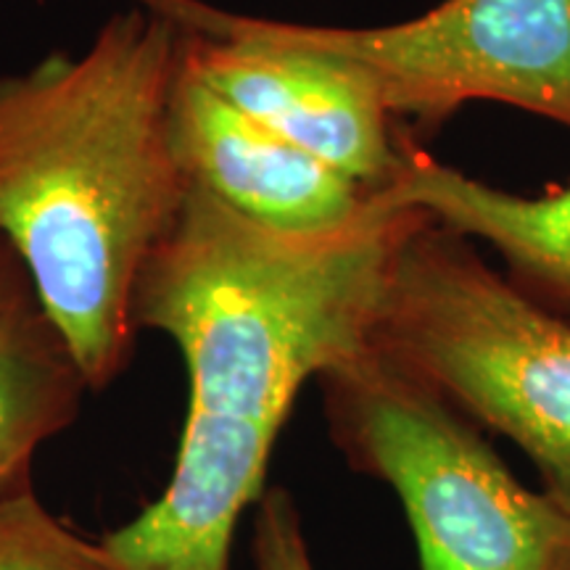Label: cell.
Here are the masks:
<instances>
[{
    "instance_id": "1",
    "label": "cell",
    "mask_w": 570,
    "mask_h": 570,
    "mask_svg": "<svg viewBox=\"0 0 570 570\" xmlns=\"http://www.w3.org/2000/svg\"><path fill=\"white\" fill-rule=\"evenodd\" d=\"M423 219L389 185L346 223L283 230L190 185L135 291V327L183 356L188 412L167 487L101 539L119 570H230L298 394L373 344L391 267Z\"/></svg>"
},
{
    "instance_id": "2",
    "label": "cell",
    "mask_w": 570,
    "mask_h": 570,
    "mask_svg": "<svg viewBox=\"0 0 570 570\" xmlns=\"http://www.w3.org/2000/svg\"><path fill=\"white\" fill-rule=\"evenodd\" d=\"M183 42L130 3L82 51L0 75V238L90 391L130 362L140 273L190 188L169 130Z\"/></svg>"
},
{
    "instance_id": "3",
    "label": "cell",
    "mask_w": 570,
    "mask_h": 570,
    "mask_svg": "<svg viewBox=\"0 0 570 570\" xmlns=\"http://www.w3.org/2000/svg\"><path fill=\"white\" fill-rule=\"evenodd\" d=\"M373 346L510 439L570 515V323L425 214L399 248Z\"/></svg>"
},
{
    "instance_id": "4",
    "label": "cell",
    "mask_w": 570,
    "mask_h": 570,
    "mask_svg": "<svg viewBox=\"0 0 570 570\" xmlns=\"http://www.w3.org/2000/svg\"><path fill=\"white\" fill-rule=\"evenodd\" d=\"M333 446L402 502L420 570H570V515L473 420L370 344L317 377Z\"/></svg>"
},
{
    "instance_id": "5",
    "label": "cell",
    "mask_w": 570,
    "mask_h": 570,
    "mask_svg": "<svg viewBox=\"0 0 570 570\" xmlns=\"http://www.w3.org/2000/svg\"><path fill=\"white\" fill-rule=\"evenodd\" d=\"M248 24L354 71L394 119L439 127L487 101L570 127V0H444L386 27Z\"/></svg>"
},
{
    "instance_id": "6",
    "label": "cell",
    "mask_w": 570,
    "mask_h": 570,
    "mask_svg": "<svg viewBox=\"0 0 570 570\" xmlns=\"http://www.w3.org/2000/svg\"><path fill=\"white\" fill-rule=\"evenodd\" d=\"M169 130L188 183L254 223L283 230L341 225L375 194L209 88L185 59V42Z\"/></svg>"
},
{
    "instance_id": "7",
    "label": "cell",
    "mask_w": 570,
    "mask_h": 570,
    "mask_svg": "<svg viewBox=\"0 0 570 570\" xmlns=\"http://www.w3.org/2000/svg\"><path fill=\"white\" fill-rule=\"evenodd\" d=\"M394 190L439 225L494 248L520 294L570 323V183L544 196L510 194L407 142Z\"/></svg>"
},
{
    "instance_id": "8",
    "label": "cell",
    "mask_w": 570,
    "mask_h": 570,
    "mask_svg": "<svg viewBox=\"0 0 570 570\" xmlns=\"http://www.w3.org/2000/svg\"><path fill=\"white\" fill-rule=\"evenodd\" d=\"M80 362L0 238V497L30 487L35 452L80 415Z\"/></svg>"
},
{
    "instance_id": "9",
    "label": "cell",
    "mask_w": 570,
    "mask_h": 570,
    "mask_svg": "<svg viewBox=\"0 0 570 570\" xmlns=\"http://www.w3.org/2000/svg\"><path fill=\"white\" fill-rule=\"evenodd\" d=\"M0 570H119L92 541L40 502L32 487L0 497Z\"/></svg>"
},
{
    "instance_id": "10",
    "label": "cell",
    "mask_w": 570,
    "mask_h": 570,
    "mask_svg": "<svg viewBox=\"0 0 570 570\" xmlns=\"http://www.w3.org/2000/svg\"><path fill=\"white\" fill-rule=\"evenodd\" d=\"M252 558L256 570H317L294 494L267 487L254 512Z\"/></svg>"
}]
</instances>
